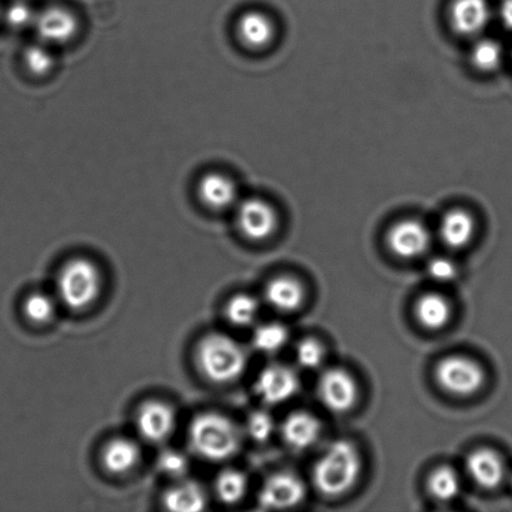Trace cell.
<instances>
[{"label":"cell","instance_id":"6da1fadb","mask_svg":"<svg viewBox=\"0 0 512 512\" xmlns=\"http://www.w3.org/2000/svg\"><path fill=\"white\" fill-rule=\"evenodd\" d=\"M188 441L198 458L213 464L224 463L242 448V431L228 416L208 411L195 416L189 425Z\"/></svg>","mask_w":512,"mask_h":512},{"label":"cell","instance_id":"7a4b0ae2","mask_svg":"<svg viewBox=\"0 0 512 512\" xmlns=\"http://www.w3.org/2000/svg\"><path fill=\"white\" fill-rule=\"evenodd\" d=\"M360 473L361 459L356 446L350 441L336 440L316 461L314 485L321 494L335 498L353 489Z\"/></svg>","mask_w":512,"mask_h":512},{"label":"cell","instance_id":"3957f363","mask_svg":"<svg viewBox=\"0 0 512 512\" xmlns=\"http://www.w3.org/2000/svg\"><path fill=\"white\" fill-rule=\"evenodd\" d=\"M200 373L213 384H230L242 378L248 365L247 351L237 340L222 333L205 335L197 346Z\"/></svg>","mask_w":512,"mask_h":512},{"label":"cell","instance_id":"277c9868","mask_svg":"<svg viewBox=\"0 0 512 512\" xmlns=\"http://www.w3.org/2000/svg\"><path fill=\"white\" fill-rule=\"evenodd\" d=\"M102 284V274L92 260L74 258L59 271L58 296L65 308L83 311L98 300Z\"/></svg>","mask_w":512,"mask_h":512},{"label":"cell","instance_id":"5b68a950","mask_svg":"<svg viewBox=\"0 0 512 512\" xmlns=\"http://www.w3.org/2000/svg\"><path fill=\"white\" fill-rule=\"evenodd\" d=\"M435 378L449 394L470 396L483 388L485 371L475 360L454 355L440 361L435 369Z\"/></svg>","mask_w":512,"mask_h":512},{"label":"cell","instance_id":"8992f818","mask_svg":"<svg viewBox=\"0 0 512 512\" xmlns=\"http://www.w3.org/2000/svg\"><path fill=\"white\" fill-rule=\"evenodd\" d=\"M237 224L245 238L264 242L275 233L279 217L273 205L260 198H248L237 204Z\"/></svg>","mask_w":512,"mask_h":512},{"label":"cell","instance_id":"52a82bcc","mask_svg":"<svg viewBox=\"0 0 512 512\" xmlns=\"http://www.w3.org/2000/svg\"><path fill=\"white\" fill-rule=\"evenodd\" d=\"M140 436L150 444H162L173 435L177 414L172 405L160 400L145 401L135 416Z\"/></svg>","mask_w":512,"mask_h":512},{"label":"cell","instance_id":"ba28073f","mask_svg":"<svg viewBox=\"0 0 512 512\" xmlns=\"http://www.w3.org/2000/svg\"><path fill=\"white\" fill-rule=\"evenodd\" d=\"M319 396L326 409L343 414L354 408L359 389L348 371L339 368L326 370L319 380Z\"/></svg>","mask_w":512,"mask_h":512},{"label":"cell","instance_id":"9c48e42d","mask_svg":"<svg viewBox=\"0 0 512 512\" xmlns=\"http://www.w3.org/2000/svg\"><path fill=\"white\" fill-rule=\"evenodd\" d=\"M298 375L289 366L273 364L260 371L255 381V393L263 403L280 405L298 393Z\"/></svg>","mask_w":512,"mask_h":512},{"label":"cell","instance_id":"30bf717a","mask_svg":"<svg viewBox=\"0 0 512 512\" xmlns=\"http://www.w3.org/2000/svg\"><path fill=\"white\" fill-rule=\"evenodd\" d=\"M306 488L303 480L291 473H276L265 480L259 491L261 508L290 509L305 499Z\"/></svg>","mask_w":512,"mask_h":512},{"label":"cell","instance_id":"8fae6325","mask_svg":"<svg viewBox=\"0 0 512 512\" xmlns=\"http://www.w3.org/2000/svg\"><path fill=\"white\" fill-rule=\"evenodd\" d=\"M388 245L396 256L414 259L426 253L431 243L429 229L418 219H403L388 232Z\"/></svg>","mask_w":512,"mask_h":512},{"label":"cell","instance_id":"7c38bea8","mask_svg":"<svg viewBox=\"0 0 512 512\" xmlns=\"http://www.w3.org/2000/svg\"><path fill=\"white\" fill-rule=\"evenodd\" d=\"M34 28L39 42L50 45H62L70 42L78 33L77 17L62 7H49L35 15Z\"/></svg>","mask_w":512,"mask_h":512},{"label":"cell","instance_id":"4fadbf2b","mask_svg":"<svg viewBox=\"0 0 512 512\" xmlns=\"http://www.w3.org/2000/svg\"><path fill=\"white\" fill-rule=\"evenodd\" d=\"M449 19L454 32L464 37H475L488 27L491 8L488 0H454Z\"/></svg>","mask_w":512,"mask_h":512},{"label":"cell","instance_id":"5bb4252c","mask_svg":"<svg viewBox=\"0 0 512 512\" xmlns=\"http://www.w3.org/2000/svg\"><path fill=\"white\" fill-rule=\"evenodd\" d=\"M466 470L475 484L485 490H494L506 478V465L501 456L491 449H478L466 459Z\"/></svg>","mask_w":512,"mask_h":512},{"label":"cell","instance_id":"9a60e30c","mask_svg":"<svg viewBox=\"0 0 512 512\" xmlns=\"http://www.w3.org/2000/svg\"><path fill=\"white\" fill-rule=\"evenodd\" d=\"M198 195L205 207L213 210H227L239 203L237 184L229 175L218 172L203 175L199 180Z\"/></svg>","mask_w":512,"mask_h":512},{"label":"cell","instance_id":"2e32d148","mask_svg":"<svg viewBox=\"0 0 512 512\" xmlns=\"http://www.w3.org/2000/svg\"><path fill=\"white\" fill-rule=\"evenodd\" d=\"M285 444L295 451H304L316 444L321 435V423L308 411H295L281 425Z\"/></svg>","mask_w":512,"mask_h":512},{"label":"cell","instance_id":"e0dca14e","mask_svg":"<svg viewBox=\"0 0 512 512\" xmlns=\"http://www.w3.org/2000/svg\"><path fill=\"white\" fill-rule=\"evenodd\" d=\"M142 451L135 441L128 438H114L104 445L102 464L108 473L127 475L137 468Z\"/></svg>","mask_w":512,"mask_h":512},{"label":"cell","instance_id":"ac0fdd59","mask_svg":"<svg viewBox=\"0 0 512 512\" xmlns=\"http://www.w3.org/2000/svg\"><path fill=\"white\" fill-rule=\"evenodd\" d=\"M476 223L473 215L464 209L449 210L441 219L440 239L450 249H463L475 235Z\"/></svg>","mask_w":512,"mask_h":512},{"label":"cell","instance_id":"d6986e66","mask_svg":"<svg viewBox=\"0 0 512 512\" xmlns=\"http://www.w3.org/2000/svg\"><path fill=\"white\" fill-rule=\"evenodd\" d=\"M266 303L279 313H294L303 304L304 289L298 280L280 276L269 281L265 288Z\"/></svg>","mask_w":512,"mask_h":512},{"label":"cell","instance_id":"ffe728a7","mask_svg":"<svg viewBox=\"0 0 512 512\" xmlns=\"http://www.w3.org/2000/svg\"><path fill=\"white\" fill-rule=\"evenodd\" d=\"M239 39L252 49H263L273 42L275 25L269 15L250 10L239 18L237 24Z\"/></svg>","mask_w":512,"mask_h":512},{"label":"cell","instance_id":"44dd1931","mask_svg":"<svg viewBox=\"0 0 512 512\" xmlns=\"http://www.w3.org/2000/svg\"><path fill=\"white\" fill-rule=\"evenodd\" d=\"M163 504L169 511L198 512L207 508L208 498L198 483L182 479L165 491Z\"/></svg>","mask_w":512,"mask_h":512},{"label":"cell","instance_id":"7402d4cb","mask_svg":"<svg viewBox=\"0 0 512 512\" xmlns=\"http://www.w3.org/2000/svg\"><path fill=\"white\" fill-rule=\"evenodd\" d=\"M415 315L424 328L443 329L451 318L449 301L439 294H425L415 305Z\"/></svg>","mask_w":512,"mask_h":512},{"label":"cell","instance_id":"603a6c76","mask_svg":"<svg viewBox=\"0 0 512 512\" xmlns=\"http://www.w3.org/2000/svg\"><path fill=\"white\" fill-rule=\"evenodd\" d=\"M248 491V478L237 469L223 470L215 481V493L223 504L234 505L244 499Z\"/></svg>","mask_w":512,"mask_h":512},{"label":"cell","instance_id":"cb8c5ba5","mask_svg":"<svg viewBox=\"0 0 512 512\" xmlns=\"http://www.w3.org/2000/svg\"><path fill=\"white\" fill-rule=\"evenodd\" d=\"M504 48L498 40L483 38L473 45L470 62L475 69L483 73H493L503 64Z\"/></svg>","mask_w":512,"mask_h":512},{"label":"cell","instance_id":"d4e9b609","mask_svg":"<svg viewBox=\"0 0 512 512\" xmlns=\"http://www.w3.org/2000/svg\"><path fill=\"white\" fill-rule=\"evenodd\" d=\"M428 488L430 494L436 500L449 503L458 498L461 489L459 475L449 466H440L433 471L428 480Z\"/></svg>","mask_w":512,"mask_h":512},{"label":"cell","instance_id":"484cf974","mask_svg":"<svg viewBox=\"0 0 512 512\" xmlns=\"http://www.w3.org/2000/svg\"><path fill=\"white\" fill-rule=\"evenodd\" d=\"M289 333L284 325L268 323L258 326L253 334V345L261 354L278 353L288 343Z\"/></svg>","mask_w":512,"mask_h":512},{"label":"cell","instance_id":"4316f807","mask_svg":"<svg viewBox=\"0 0 512 512\" xmlns=\"http://www.w3.org/2000/svg\"><path fill=\"white\" fill-rule=\"evenodd\" d=\"M259 301L252 295L238 294L233 296L225 308L229 323L239 328L253 325L259 315Z\"/></svg>","mask_w":512,"mask_h":512},{"label":"cell","instance_id":"83f0119b","mask_svg":"<svg viewBox=\"0 0 512 512\" xmlns=\"http://www.w3.org/2000/svg\"><path fill=\"white\" fill-rule=\"evenodd\" d=\"M25 318L34 324H47L57 313V305L50 296L43 293L29 295L24 301Z\"/></svg>","mask_w":512,"mask_h":512},{"label":"cell","instance_id":"f1b7e54d","mask_svg":"<svg viewBox=\"0 0 512 512\" xmlns=\"http://www.w3.org/2000/svg\"><path fill=\"white\" fill-rule=\"evenodd\" d=\"M157 466L160 473L168 478L182 480L185 479L189 471V460L180 451L168 449L159 454Z\"/></svg>","mask_w":512,"mask_h":512},{"label":"cell","instance_id":"f546056e","mask_svg":"<svg viewBox=\"0 0 512 512\" xmlns=\"http://www.w3.org/2000/svg\"><path fill=\"white\" fill-rule=\"evenodd\" d=\"M25 64L30 72L37 75H44L53 69L55 64L54 54L50 45L39 42L32 45L25 52Z\"/></svg>","mask_w":512,"mask_h":512},{"label":"cell","instance_id":"4dcf8cb0","mask_svg":"<svg viewBox=\"0 0 512 512\" xmlns=\"http://www.w3.org/2000/svg\"><path fill=\"white\" fill-rule=\"evenodd\" d=\"M295 355L301 368L316 370L324 363L325 350L318 340L305 339L296 346Z\"/></svg>","mask_w":512,"mask_h":512},{"label":"cell","instance_id":"1f68e13d","mask_svg":"<svg viewBox=\"0 0 512 512\" xmlns=\"http://www.w3.org/2000/svg\"><path fill=\"white\" fill-rule=\"evenodd\" d=\"M275 431L273 416L264 410L253 411L247 420V434L258 443H265Z\"/></svg>","mask_w":512,"mask_h":512},{"label":"cell","instance_id":"d6a6232c","mask_svg":"<svg viewBox=\"0 0 512 512\" xmlns=\"http://www.w3.org/2000/svg\"><path fill=\"white\" fill-rule=\"evenodd\" d=\"M428 273L430 278L439 281V283H450L458 275V268H456L453 260L439 256V258L430 261Z\"/></svg>","mask_w":512,"mask_h":512},{"label":"cell","instance_id":"836d02e7","mask_svg":"<svg viewBox=\"0 0 512 512\" xmlns=\"http://www.w3.org/2000/svg\"><path fill=\"white\" fill-rule=\"evenodd\" d=\"M35 15L32 8L28 7L23 3L13 5L12 9L9 10V20L17 27H25V25L33 24Z\"/></svg>","mask_w":512,"mask_h":512},{"label":"cell","instance_id":"e575fe53","mask_svg":"<svg viewBox=\"0 0 512 512\" xmlns=\"http://www.w3.org/2000/svg\"><path fill=\"white\" fill-rule=\"evenodd\" d=\"M501 22L512 32V0H503L500 7Z\"/></svg>","mask_w":512,"mask_h":512},{"label":"cell","instance_id":"d590c367","mask_svg":"<svg viewBox=\"0 0 512 512\" xmlns=\"http://www.w3.org/2000/svg\"><path fill=\"white\" fill-rule=\"evenodd\" d=\"M510 481H511V486H512V475H511V480Z\"/></svg>","mask_w":512,"mask_h":512}]
</instances>
